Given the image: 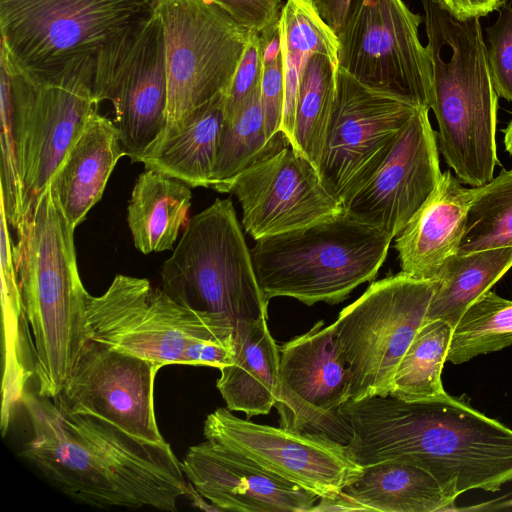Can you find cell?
Masks as SVG:
<instances>
[{"mask_svg": "<svg viewBox=\"0 0 512 512\" xmlns=\"http://www.w3.org/2000/svg\"><path fill=\"white\" fill-rule=\"evenodd\" d=\"M338 414L349 456L364 467L398 459L430 472L456 501L512 481V429L449 394L422 401L349 399Z\"/></svg>", "mask_w": 512, "mask_h": 512, "instance_id": "cell-1", "label": "cell"}, {"mask_svg": "<svg viewBox=\"0 0 512 512\" xmlns=\"http://www.w3.org/2000/svg\"><path fill=\"white\" fill-rule=\"evenodd\" d=\"M31 437L22 456L67 496L97 507L175 512L191 484L171 446L136 438L88 414L61 410L25 391Z\"/></svg>", "mask_w": 512, "mask_h": 512, "instance_id": "cell-2", "label": "cell"}, {"mask_svg": "<svg viewBox=\"0 0 512 512\" xmlns=\"http://www.w3.org/2000/svg\"><path fill=\"white\" fill-rule=\"evenodd\" d=\"M158 11L159 0H0L1 50L30 80L88 83L99 104Z\"/></svg>", "mask_w": 512, "mask_h": 512, "instance_id": "cell-3", "label": "cell"}, {"mask_svg": "<svg viewBox=\"0 0 512 512\" xmlns=\"http://www.w3.org/2000/svg\"><path fill=\"white\" fill-rule=\"evenodd\" d=\"M75 228L49 183L18 225L13 255L25 314L32 330L38 394L61 391L90 339L87 298L77 267Z\"/></svg>", "mask_w": 512, "mask_h": 512, "instance_id": "cell-4", "label": "cell"}, {"mask_svg": "<svg viewBox=\"0 0 512 512\" xmlns=\"http://www.w3.org/2000/svg\"><path fill=\"white\" fill-rule=\"evenodd\" d=\"M431 62L439 152L472 187L494 177L498 95L479 17L458 19L441 0H421Z\"/></svg>", "mask_w": 512, "mask_h": 512, "instance_id": "cell-5", "label": "cell"}, {"mask_svg": "<svg viewBox=\"0 0 512 512\" xmlns=\"http://www.w3.org/2000/svg\"><path fill=\"white\" fill-rule=\"evenodd\" d=\"M90 339L158 364L221 369L234 360V327L191 309L148 279L116 275L100 296L88 295Z\"/></svg>", "mask_w": 512, "mask_h": 512, "instance_id": "cell-6", "label": "cell"}, {"mask_svg": "<svg viewBox=\"0 0 512 512\" xmlns=\"http://www.w3.org/2000/svg\"><path fill=\"white\" fill-rule=\"evenodd\" d=\"M393 238L342 210L323 220L257 239L250 249L265 297L308 306L337 304L373 280Z\"/></svg>", "mask_w": 512, "mask_h": 512, "instance_id": "cell-7", "label": "cell"}, {"mask_svg": "<svg viewBox=\"0 0 512 512\" xmlns=\"http://www.w3.org/2000/svg\"><path fill=\"white\" fill-rule=\"evenodd\" d=\"M161 288L177 302L213 314L234 329L268 318L250 249L231 199H216L194 215L161 267Z\"/></svg>", "mask_w": 512, "mask_h": 512, "instance_id": "cell-8", "label": "cell"}, {"mask_svg": "<svg viewBox=\"0 0 512 512\" xmlns=\"http://www.w3.org/2000/svg\"><path fill=\"white\" fill-rule=\"evenodd\" d=\"M434 280L402 271L373 282L332 324L350 376V399L387 396L397 366L425 323Z\"/></svg>", "mask_w": 512, "mask_h": 512, "instance_id": "cell-9", "label": "cell"}, {"mask_svg": "<svg viewBox=\"0 0 512 512\" xmlns=\"http://www.w3.org/2000/svg\"><path fill=\"white\" fill-rule=\"evenodd\" d=\"M159 15L168 104L167 125L156 143L178 130L200 106L227 94L253 33L213 0H159Z\"/></svg>", "mask_w": 512, "mask_h": 512, "instance_id": "cell-10", "label": "cell"}, {"mask_svg": "<svg viewBox=\"0 0 512 512\" xmlns=\"http://www.w3.org/2000/svg\"><path fill=\"white\" fill-rule=\"evenodd\" d=\"M421 22L403 0H353L337 34L339 68L365 86L430 109L432 69Z\"/></svg>", "mask_w": 512, "mask_h": 512, "instance_id": "cell-11", "label": "cell"}, {"mask_svg": "<svg viewBox=\"0 0 512 512\" xmlns=\"http://www.w3.org/2000/svg\"><path fill=\"white\" fill-rule=\"evenodd\" d=\"M418 107L365 86L339 68L318 172L324 187L341 204L377 171Z\"/></svg>", "mask_w": 512, "mask_h": 512, "instance_id": "cell-12", "label": "cell"}, {"mask_svg": "<svg viewBox=\"0 0 512 512\" xmlns=\"http://www.w3.org/2000/svg\"><path fill=\"white\" fill-rule=\"evenodd\" d=\"M203 434L206 440L319 498L338 496L362 468L349 456L345 444L325 434L257 424L227 408L207 415Z\"/></svg>", "mask_w": 512, "mask_h": 512, "instance_id": "cell-13", "label": "cell"}, {"mask_svg": "<svg viewBox=\"0 0 512 512\" xmlns=\"http://www.w3.org/2000/svg\"><path fill=\"white\" fill-rule=\"evenodd\" d=\"M11 78L12 126L26 209L52 176L97 110L92 87L83 81L47 84L15 70Z\"/></svg>", "mask_w": 512, "mask_h": 512, "instance_id": "cell-14", "label": "cell"}, {"mask_svg": "<svg viewBox=\"0 0 512 512\" xmlns=\"http://www.w3.org/2000/svg\"><path fill=\"white\" fill-rule=\"evenodd\" d=\"M161 367L89 339L53 399L63 411L101 418L144 441L165 442L154 410V382Z\"/></svg>", "mask_w": 512, "mask_h": 512, "instance_id": "cell-15", "label": "cell"}, {"mask_svg": "<svg viewBox=\"0 0 512 512\" xmlns=\"http://www.w3.org/2000/svg\"><path fill=\"white\" fill-rule=\"evenodd\" d=\"M279 426L348 441L338 414L350 399V376L335 342L332 324L321 320L279 347Z\"/></svg>", "mask_w": 512, "mask_h": 512, "instance_id": "cell-16", "label": "cell"}, {"mask_svg": "<svg viewBox=\"0 0 512 512\" xmlns=\"http://www.w3.org/2000/svg\"><path fill=\"white\" fill-rule=\"evenodd\" d=\"M429 110H415L377 171L342 201L343 210L352 217L392 238L428 199L442 175Z\"/></svg>", "mask_w": 512, "mask_h": 512, "instance_id": "cell-17", "label": "cell"}, {"mask_svg": "<svg viewBox=\"0 0 512 512\" xmlns=\"http://www.w3.org/2000/svg\"><path fill=\"white\" fill-rule=\"evenodd\" d=\"M245 231L255 240L323 220L343 210L317 168L291 146L246 170L230 185Z\"/></svg>", "mask_w": 512, "mask_h": 512, "instance_id": "cell-18", "label": "cell"}, {"mask_svg": "<svg viewBox=\"0 0 512 512\" xmlns=\"http://www.w3.org/2000/svg\"><path fill=\"white\" fill-rule=\"evenodd\" d=\"M182 469L218 511L312 512L319 497L210 440L188 448Z\"/></svg>", "mask_w": 512, "mask_h": 512, "instance_id": "cell-19", "label": "cell"}, {"mask_svg": "<svg viewBox=\"0 0 512 512\" xmlns=\"http://www.w3.org/2000/svg\"><path fill=\"white\" fill-rule=\"evenodd\" d=\"M109 101L125 156L140 162L167 125L165 42L159 11L118 74Z\"/></svg>", "mask_w": 512, "mask_h": 512, "instance_id": "cell-20", "label": "cell"}, {"mask_svg": "<svg viewBox=\"0 0 512 512\" xmlns=\"http://www.w3.org/2000/svg\"><path fill=\"white\" fill-rule=\"evenodd\" d=\"M449 170L396 236L401 271L413 278L434 280L462 240L474 190L465 188Z\"/></svg>", "mask_w": 512, "mask_h": 512, "instance_id": "cell-21", "label": "cell"}, {"mask_svg": "<svg viewBox=\"0 0 512 512\" xmlns=\"http://www.w3.org/2000/svg\"><path fill=\"white\" fill-rule=\"evenodd\" d=\"M122 156L125 152L115 123L94 111L50 181L65 217L74 228L101 199Z\"/></svg>", "mask_w": 512, "mask_h": 512, "instance_id": "cell-22", "label": "cell"}, {"mask_svg": "<svg viewBox=\"0 0 512 512\" xmlns=\"http://www.w3.org/2000/svg\"><path fill=\"white\" fill-rule=\"evenodd\" d=\"M267 320L261 318L235 327L234 361L220 369L216 382L226 408L244 412L248 418L268 414L278 400L279 347Z\"/></svg>", "mask_w": 512, "mask_h": 512, "instance_id": "cell-23", "label": "cell"}, {"mask_svg": "<svg viewBox=\"0 0 512 512\" xmlns=\"http://www.w3.org/2000/svg\"><path fill=\"white\" fill-rule=\"evenodd\" d=\"M342 493L360 511L438 512L456 502L426 469L398 459L362 467Z\"/></svg>", "mask_w": 512, "mask_h": 512, "instance_id": "cell-24", "label": "cell"}, {"mask_svg": "<svg viewBox=\"0 0 512 512\" xmlns=\"http://www.w3.org/2000/svg\"><path fill=\"white\" fill-rule=\"evenodd\" d=\"M226 93L196 109L183 125L156 143L141 159L145 169L176 178L190 187H211Z\"/></svg>", "mask_w": 512, "mask_h": 512, "instance_id": "cell-25", "label": "cell"}, {"mask_svg": "<svg viewBox=\"0 0 512 512\" xmlns=\"http://www.w3.org/2000/svg\"><path fill=\"white\" fill-rule=\"evenodd\" d=\"M191 187L156 170L137 178L127 208L133 243L143 254L172 249L191 206Z\"/></svg>", "mask_w": 512, "mask_h": 512, "instance_id": "cell-26", "label": "cell"}, {"mask_svg": "<svg viewBox=\"0 0 512 512\" xmlns=\"http://www.w3.org/2000/svg\"><path fill=\"white\" fill-rule=\"evenodd\" d=\"M512 268V247L454 253L441 267L426 320L456 325L469 305Z\"/></svg>", "mask_w": 512, "mask_h": 512, "instance_id": "cell-27", "label": "cell"}, {"mask_svg": "<svg viewBox=\"0 0 512 512\" xmlns=\"http://www.w3.org/2000/svg\"><path fill=\"white\" fill-rule=\"evenodd\" d=\"M279 22L285 86L282 131L290 141L303 70L315 53L338 62L339 41L310 0H286Z\"/></svg>", "mask_w": 512, "mask_h": 512, "instance_id": "cell-28", "label": "cell"}, {"mask_svg": "<svg viewBox=\"0 0 512 512\" xmlns=\"http://www.w3.org/2000/svg\"><path fill=\"white\" fill-rule=\"evenodd\" d=\"M260 89L261 86L233 117L223 121L210 187L218 192H228L243 172L291 146L283 131L268 137Z\"/></svg>", "mask_w": 512, "mask_h": 512, "instance_id": "cell-29", "label": "cell"}, {"mask_svg": "<svg viewBox=\"0 0 512 512\" xmlns=\"http://www.w3.org/2000/svg\"><path fill=\"white\" fill-rule=\"evenodd\" d=\"M339 63L321 53L313 54L300 80L291 147L318 170L331 120Z\"/></svg>", "mask_w": 512, "mask_h": 512, "instance_id": "cell-30", "label": "cell"}, {"mask_svg": "<svg viewBox=\"0 0 512 512\" xmlns=\"http://www.w3.org/2000/svg\"><path fill=\"white\" fill-rule=\"evenodd\" d=\"M452 330L445 321H425L397 366L390 396L411 402L448 394L443 387L442 370Z\"/></svg>", "mask_w": 512, "mask_h": 512, "instance_id": "cell-31", "label": "cell"}, {"mask_svg": "<svg viewBox=\"0 0 512 512\" xmlns=\"http://www.w3.org/2000/svg\"><path fill=\"white\" fill-rule=\"evenodd\" d=\"M512 345V300L488 290L474 300L453 327L447 361L467 362Z\"/></svg>", "mask_w": 512, "mask_h": 512, "instance_id": "cell-32", "label": "cell"}, {"mask_svg": "<svg viewBox=\"0 0 512 512\" xmlns=\"http://www.w3.org/2000/svg\"><path fill=\"white\" fill-rule=\"evenodd\" d=\"M473 190L457 253L512 247V169Z\"/></svg>", "mask_w": 512, "mask_h": 512, "instance_id": "cell-33", "label": "cell"}, {"mask_svg": "<svg viewBox=\"0 0 512 512\" xmlns=\"http://www.w3.org/2000/svg\"><path fill=\"white\" fill-rule=\"evenodd\" d=\"M0 114H1V203L8 224L17 229L26 211L24 186L16 152L12 126V88L6 59L0 53Z\"/></svg>", "mask_w": 512, "mask_h": 512, "instance_id": "cell-34", "label": "cell"}, {"mask_svg": "<svg viewBox=\"0 0 512 512\" xmlns=\"http://www.w3.org/2000/svg\"><path fill=\"white\" fill-rule=\"evenodd\" d=\"M258 34L262 52L260 101L267 135L273 138L282 131L285 96L280 22Z\"/></svg>", "mask_w": 512, "mask_h": 512, "instance_id": "cell-35", "label": "cell"}, {"mask_svg": "<svg viewBox=\"0 0 512 512\" xmlns=\"http://www.w3.org/2000/svg\"><path fill=\"white\" fill-rule=\"evenodd\" d=\"M497 10V20L486 29L489 68L498 97L512 102V6L504 3Z\"/></svg>", "mask_w": 512, "mask_h": 512, "instance_id": "cell-36", "label": "cell"}, {"mask_svg": "<svg viewBox=\"0 0 512 512\" xmlns=\"http://www.w3.org/2000/svg\"><path fill=\"white\" fill-rule=\"evenodd\" d=\"M262 52L258 33H252L225 97L224 119L233 117L260 88Z\"/></svg>", "mask_w": 512, "mask_h": 512, "instance_id": "cell-37", "label": "cell"}, {"mask_svg": "<svg viewBox=\"0 0 512 512\" xmlns=\"http://www.w3.org/2000/svg\"><path fill=\"white\" fill-rule=\"evenodd\" d=\"M238 24L261 33L280 19L281 0H213Z\"/></svg>", "mask_w": 512, "mask_h": 512, "instance_id": "cell-38", "label": "cell"}, {"mask_svg": "<svg viewBox=\"0 0 512 512\" xmlns=\"http://www.w3.org/2000/svg\"><path fill=\"white\" fill-rule=\"evenodd\" d=\"M324 22L337 35L348 17L353 0H310Z\"/></svg>", "mask_w": 512, "mask_h": 512, "instance_id": "cell-39", "label": "cell"}, {"mask_svg": "<svg viewBox=\"0 0 512 512\" xmlns=\"http://www.w3.org/2000/svg\"><path fill=\"white\" fill-rule=\"evenodd\" d=\"M443 5L458 19L483 17L497 10L495 0H441Z\"/></svg>", "mask_w": 512, "mask_h": 512, "instance_id": "cell-40", "label": "cell"}, {"mask_svg": "<svg viewBox=\"0 0 512 512\" xmlns=\"http://www.w3.org/2000/svg\"><path fill=\"white\" fill-rule=\"evenodd\" d=\"M326 511H360V509L341 492L338 496L333 498H320L316 506L312 509V512Z\"/></svg>", "mask_w": 512, "mask_h": 512, "instance_id": "cell-41", "label": "cell"}, {"mask_svg": "<svg viewBox=\"0 0 512 512\" xmlns=\"http://www.w3.org/2000/svg\"><path fill=\"white\" fill-rule=\"evenodd\" d=\"M503 132L505 150L512 156V119Z\"/></svg>", "mask_w": 512, "mask_h": 512, "instance_id": "cell-42", "label": "cell"}, {"mask_svg": "<svg viewBox=\"0 0 512 512\" xmlns=\"http://www.w3.org/2000/svg\"><path fill=\"white\" fill-rule=\"evenodd\" d=\"M504 1H505V0H495V2L497 3V5H498L499 7H501V6L504 4Z\"/></svg>", "mask_w": 512, "mask_h": 512, "instance_id": "cell-43", "label": "cell"}]
</instances>
